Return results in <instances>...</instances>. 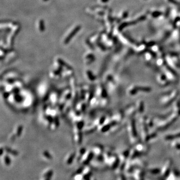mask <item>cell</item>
<instances>
[{
	"label": "cell",
	"mask_w": 180,
	"mask_h": 180,
	"mask_svg": "<svg viewBox=\"0 0 180 180\" xmlns=\"http://www.w3.org/2000/svg\"><path fill=\"white\" fill-rule=\"evenodd\" d=\"M93 158V154L92 152H89L88 153H85L84 155L82 157L80 162L84 166H87L90 163L92 162Z\"/></svg>",
	"instance_id": "1"
},
{
	"label": "cell",
	"mask_w": 180,
	"mask_h": 180,
	"mask_svg": "<svg viewBox=\"0 0 180 180\" xmlns=\"http://www.w3.org/2000/svg\"><path fill=\"white\" fill-rule=\"evenodd\" d=\"M53 171L51 169H47L45 170V171L43 173L41 176V180H51L53 175Z\"/></svg>",
	"instance_id": "2"
},
{
	"label": "cell",
	"mask_w": 180,
	"mask_h": 180,
	"mask_svg": "<svg viewBox=\"0 0 180 180\" xmlns=\"http://www.w3.org/2000/svg\"><path fill=\"white\" fill-rule=\"evenodd\" d=\"M75 158V154L72 153V154H70V155H69L66 158L65 163L67 165H71L74 161Z\"/></svg>",
	"instance_id": "3"
},
{
	"label": "cell",
	"mask_w": 180,
	"mask_h": 180,
	"mask_svg": "<svg viewBox=\"0 0 180 180\" xmlns=\"http://www.w3.org/2000/svg\"><path fill=\"white\" fill-rule=\"evenodd\" d=\"M3 163L6 166H9L11 164V160L8 155H5L4 156L3 158Z\"/></svg>",
	"instance_id": "4"
},
{
	"label": "cell",
	"mask_w": 180,
	"mask_h": 180,
	"mask_svg": "<svg viewBox=\"0 0 180 180\" xmlns=\"http://www.w3.org/2000/svg\"><path fill=\"white\" fill-rule=\"evenodd\" d=\"M43 157L45 160L46 161H51L52 159V157L51 156L50 154L48 153H44L43 154Z\"/></svg>",
	"instance_id": "5"
}]
</instances>
